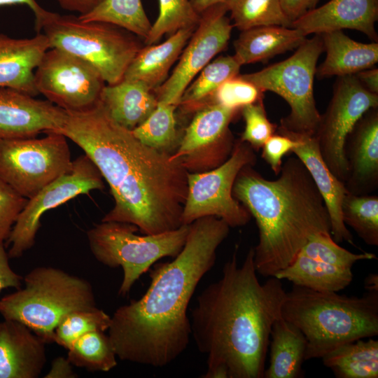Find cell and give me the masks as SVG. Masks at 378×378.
Returning <instances> with one entry per match:
<instances>
[{
    "label": "cell",
    "instance_id": "20",
    "mask_svg": "<svg viewBox=\"0 0 378 378\" xmlns=\"http://www.w3.org/2000/svg\"><path fill=\"white\" fill-rule=\"evenodd\" d=\"M349 193L368 195L378 186V110L368 111L349 134L344 147Z\"/></svg>",
    "mask_w": 378,
    "mask_h": 378
},
{
    "label": "cell",
    "instance_id": "13",
    "mask_svg": "<svg viewBox=\"0 0 378 378\" xmlns=\"http://www.w3.org/2000/svg\"><path fill=\"white\" fill-rule=\"evenodd\" d=\"M104 184L97 167L87 155L73 160L71 169L27 200L5 241L9 258H18L35 243L43 214L80 195L102 190Z\"/></svg>",
    "mask_w": 378,
    "mask_h": 378
},
{
    "label": "cell",
    "instance_id": "29",
    "mask_svg": "<svg viewBox=\"0 0 378 378\" xmlns=\"http://www.w3.org/2000/svg\"><path fill=\"white\" fill-rule=\"evenodd\" d=\"M321 359L337 378H377L378 340L360 339L348 342Z\"/></svg>",
    "mask_w": 378,
    "mask_h": 378
},
{
    "label": "cell",
    "instance_id": "18",
    "mask_svg": "<svg viewBox=\"0 0 378 378\" xmlns=\"http://www.w3.org/2000/svg\"><path fill=\"white\" fill-rule=\"evenodd\" d=\"M276 132L286 134L298 142L291 151L303 163L324 201L330 218L331 234L337 243L347 241L354 244L353 236L342 218V204L349 192L344 183L338 179L324 162L314 136L298 134L281 130Z\"/></svg>",
    "mask_w": 378,
    "mask_h": 378
},
{
    "label": "cell",
    "instance_id": "8",
    "mask_svg": "<svg viewBox=\"0 0 378 378\" xmlns=\"http://www.w3.org/2000/svg\"><path fill=\"white\" fill-rule=\"evenodd\" d=\"M134 225L101 221L87 232L91 253L111 268L121 267L123 279L119 295L128 294L134 283L158 260L174 258L186 242L190 225L156 234L138 235Z\"/></svg>",
    "mask_w": 378,
    "mask_h": 378
},
{
    "label": "cell",
    "instance_id": "49",
    "mask_svg": "<svg viewBox=\"0 0 378 378\" xmlns=\"http://www.w3.org/2000/svg\"><path fill=\"white\" fill-rule=\"evenodd\" d=\"M195 11L200 15L207 9L220 4H225L226 0H190Z\"/></svg>",
    "mask_w": 378,
    "mask_h": 378
},
{
    "label": "cell",
    "instance_id": "22",
    "mask_svg": "<svg viewBox=\"0 0 378 378\" xmlns=\"http://www.w3.org/2000/svg\"><path fill=\"white\" fill-rule=\"evenodd\" d=\"M50 48L44 34L15 38L0 34V88H8L32 97L38 94L34 71Z\"/></svg>",
    "mask_w": 378,
    "mask_h": 378
},
{
    "label": "cell",
    "instance_id": "21",
    "mask_svg": "<svg viewBox=\"0 0 378 378\" xmlns=\"http://www.w3.org/2000/svg\"><path fill=\"white\" fill-rule=\"evenodd\" d=\"M46 342L23 323L0 322V378H37L46 362Z\"/></svg>",
    "mask_w": 378,
    "mask_h": 378
},
{
    "label": "cell",
    "instance_id": "44",
    "mask_svg": "<svg viewBox=\"0 0 378 378\" xmlns=\"http://www.w3.org/2000/svg\"><path fill=\"white\" fill-rule=\"evenodd\" d=\"M319 0H280L282 8L293 22L307 11L316 8Z\"/></svg>",
    "mask_w": 378,
    "mask_h": 378
},
{
    "label": "cell",
    "instance_id": "33",
    "mask_svg": "<svg viewBox=\"0 0 378 378\" xmlns=\"http://www.w3.org/2000/svg\"><path fill=\"white\" fill-rule=\"evenodd\" d=\"M233 27L244 31L262 26L291 27L280 0H226Z\"/></svg>",
    "mask_w": 378,
    "mask_h": 378
},
{
    "label": "cell",
    "instance_id": "1",
    "mask_svg": "<svg viewBox=\"0 0 378 378\" xmlns=\"http://www.w3.org/2000/svg\"><path fill=\"white\" fill-rule=\"evenodd\" d=\"M57 131L71 139L97 167L110 187L113 208L102 221L134 225L144 234L183 225L188 170L172 154L149 147L114 121L100 101L80 111H66Z\"/></svg>",
    "mask_w": 378,
    "mask_h": 378
},
{
    "label": "cell",
    "instance_id": "16",
    "mask_svg": "<svg viewBox=\"0 0 378 378\" xmlns=\"http://www.w3.org/2000/svg\"><path fill=\"white\" fill-rule=\"evenodd\" d=\"M66 111L48 100L8 88H0V140L35 137L59 131Z\"/></svg>",
    "mask_w": 378,
    "mask_h": 378
},
{
    "label": "cell",
    "instance_id": "48",
    "mask_svg": "<svg viewBox=\"0 0 378 378\" xmlns=\"http://www.w3.org/2000/svg\"><path fill=\"white\" fill-rule=\"evenodd\" d=\"M354 75L368 91L378 94V69L377 68H369Z\"/></svg>",
    "mask_w": 378,
    "mask_h": 378
},
{
    "label": "cell",
    "instance_id": "26",
    "mask_svg": "<svg viewBox=\"0 0 378 378\" xmlns=\"http://www.w3.org/2000/svg\"><path fill=\"white\" fill-rule=\"evenodd\" d=\"M307 37L298 29L262 26L241 31L234 42L235 59L241 64L265 62L300 46Z\"/></svg>",
    "mask_w": 378,
    "mask_h": 378
},
{
    "label": "cell",
    "instance_id": "37",
    "mask_svg": "<svg viewBox=\"0 0 378 378\" xmlns=\"http://www.w3.org/2000/svg\"><path fill=\"white\" fill-rule=\"evenodd\" d=\"M111 324V316L95 307L78 309L65 315L55 329L54 342L68 349L83 335L93 332H105Z\"/></svg>",
    "mask_w": 378,
    "mask_h": 378
},
{
    "label": "cell",
    "instance_id": "30",
    "mask_svg": "<svg viewBox=\"0 0 378 378\" xmlns=\"http://www.w3.org/2000/svg\"><path fill=\"white\" fill-rule=\"evenodd\" d=\"M241 66L234 55L212 60L187 86L178 105L188 111L202 107L223 83L239 75Z\"/></svg>",
    "mask_w": 378,
    "mask_h": 378
},
{
    "label": "cell",
    "instance_id": "46",
    "mask_svg": "<svg viewBox=\"0 0 378 378\" xmlns=\"http://www.w3.org/2000/svg\"><path fill=\"white\" fill-rule=\"evenodd\" d=\"M73 365L67 358L59 356L55 358L52 363L49 372L44 376L45 378H75L77 374L73 370Z\"/></svg>",
    "mask_w": 378,
    "mask_h": 378
},
{
    "label": "cell",
    "instance_id": "40",
    "mask_svg": "<svg viewBox=\"0 0 378 378\" xmlns=\"http://www.w3.org/2000/svg\"><path fill=\"white\" fill-rule=\"evenodd\" d=\"M263 97L264 92L239 74L223 83L207 103L215 102L227 108L239 110L263 99Z\"/></svg>",
    "mask_w": 378,
    "mask_h": 378
},
{
    "label": "cell",
    "instance_id": "7",
    "mask_svg": "<svg viewBox=\"0 0 378 378\" xmlns=\"http://www.w3.org/2000/svg\"><path fill=\"white\" fill-rule=\"evenodd\" d=\"M41 30L50 48L77 56L94 67L108 85L121 81L142 47L137 36L116 25L83 21L78 16L50 12Z\"/></svg>",
    "mask_w": 378,
    "mask_h": 378
},
{
    "label": "cell",
    "instance_id": "5",
    "mask_svg": "<svg viewBox=\"0 0 378 378\" xmlns=\"http://www.w3.org/2000/svg\"><path fill=\"white\" fill-rule=\"evenodd\" d=\"M281 315L304 335V360L321 358L342 344L378 335V290L347 296L293 285Z\"/></svg>",
    "mask_w": 378,
    "mask_h": 378
},
{
    "label": "cell",
    "instance_id": "9",
    "mask_svg": "<svg viewBox=\"0 0 378 378\" xmlns=\"http://www.w3.org/2000/svg\"><path fill=\"white\" fill-rule=\"evenodd\" d=\"M323 52L321 34L305 38L288 58L260 71L239 75L262 92L270 91L281 97L290 107L279 128L298 134L314 136L321 114L314 96V78L317 62Z\"/></svg>",
    "mask_w": 378,
    "mask_h": 378
},
{
    "label": "cell",
    "instance_id": "45",
    "mask_svg": "<svg viewBox=\"0 0 378 378\" xmlns=\"http://www.w3.org/2000/svg\"><path fill=\"white\" fill-rule=\"evenodd\" d=\"M16 4L26 5L32 10L35 16V29L40 33L41 25L50 12L41 7L36 0H0V6Z\"/></svg>",
    "mask_w": 378,
    "mask_h": 378
},
{
    "label": "cell",
    "instance_id": "42",
    "mask_svg": "<svg viewBox=\"0 0 378 378\" xmlns=\"http://www.w3.org/2000/svg\"><path fill=\"white\" fill-rule=\"evenodd\" d=\"M296 139L276 132L271 136L262 147V158L270 165L275 175L281 171L283 158L297 146Z\"/></svg>",
    "mask_w": 378,
    "mask_h": 378
},
{
    "label": "cell",
    "instance_id": "12",
    "mask_svg": "<svg viewBox=\"0 0 378 378\" xmlns=\"http://www.w3.org/2000/svg\"><path fill=\"white\" fill-rule=\"evenodd\" d=\"M377 106L378 94L365 88L355 75L337 77L314 136L324 162L344 183L349 172L344 153L346 139L361 117Z\"/></svg>",
    "mask_w": 378,
    "mask_h": 378
},
{
    "label": "cell",
    "instance_id": "27",
    "mask_svg": "<svg viewBox=\"0 0 378 378\" xmlns=\"http://www.w3.org/2000/svg\"><path fill=\"white\" fill-rule=\"evenodd\" d=\"M270 365L265 378H298L302 375L307 340L294 325L281 316L272 325L270 332Z\"/></svg>",
    "mask_w": 378,
    "mask_h": 378
},
{
    "label": "cell",
    "instance_id": "39",
    "mask_svg": "<svg viewBox=\"0 0 378 378\" xmlns=\"http://www.w3.org/2000/svg\"><path fill=\"white\" fill-rule=\"evenodd\" d=\"M241 109L245 127L240 140L249 144L253 149L258 150L276 133L277 125L268 119L263 99L244 106Z\"/></svg>",
    "mask_w": 378,
    "mask_h": 378
},
{
    "label": "cell",
    "instance_id": "25",
    "mask_svg": "<svg viewBox=\"0 0 378 378\" xmlns=\"http://www.w3.org/2000/svg\"><path fill=\"white\" fill-rule=\"evenodd\" d=\"M100 102L114 121L132 130L150 115L158 101L154 91L144 83L122 79L104 86Z\"/></svg>",
    "mask_w": 378,
    "mask_h": 378
},
{
    "label": "cell",
    "instance_id": "3",
    "mask_svg": "<svg viewBox=\"0 0 378 378\" xmlns=\"http://www.w3.org/2000/svg\"><path fill=\"white\" fill-rule=\"evenodd\" d=\"M254 248L241 266L237 247L225 262L220 278L197 296L191 313V337L206 356L204 378H262L270 332L286 292L281 280L271 276L263 284L257 276Z\"/></svg>",
    "mask_w": 378,
    "mask_h": 378
},
{
    "label": "cell",
    "instance_id": "11",
    "mask_svg": "<svg viewBox=\"0 0 378 378\" xmlns=\"http://www.w3.org/2000/svg\"><path fill=\"white\" fill-rule=\"evenodd\" d=\"M256 161L252 147L240 139L229 158L211 171L188 173V190L182 213L183 225H190L206 216L223 220L230 227L246 225L248 211L232 194L235 179L240 170Z\"/></svg>",
    "mask_w": 378,
    "mask_h": 378
},
{
    "label": "cell",
    "instance_id": "38",
    "mask_svg": "<svg viewBox=\"0 0 378 378\" xmlns=\"http://www.w3.org/2000/svg\"><path fill=\"white\" fill-rule=\"evenodd\" d=\"M300 253L327 264L352 268L359 260L375 259L371 253H354L334 241L331 234L318 233L312 235L302 247Z\"/></svg>",
    "mask_w": 378,
    "mask_h": 378
},
{
    "label": "cell",
    "instance_id": "23",
    "mask_svg": "<svg viewBox=\"0 0 378 378\" xmlns=\"http://www.w3.org/2000/svg\"><path fill=\"white\" fill-rule=\"evenodd\" d=\"M196 27L179 29L162 43L142 46L123 79L141 82L154 91L167 78L170 69L179 58Z\"/></svg>",
    "mask_w": 378,
    "mask_h": 378
},
{
    "label": "cell",
    "instance_id": "17",
    "mask_svg": "<svg viewBox=\"0 0 378 378\" xmlns=\"http://www.w3.org/2000/svg\"><path fill=\"white\" fill-rule=\"evenodd\" d=\"M237 111L215 102H209L196 110L172 158L184 165L189 159L207 150L218 164H222L229 158L234 145L229 125Z\"/></svg>",
    "mask_w": 378,
    "mask_h": 378
},
{
    "label": "cell",
    "instance_id": "34",
    "mask_svg": "<svg viewBox=\"0 0 378 378\" xmlns=\"http://www.w3.org/2000/svg\"><path fill=\"white\" fill-rule=\"evenodd\" d=\"M344 224L368 245L378 246V197L348 192L342 204Z\"/></svg>",
    "mask_w": 378,
    "mask_h": 378
},
{
    "label": "cell",
    "instance_id": "19",
    "mask_svg": "<svg viewBox=\"0 0 378 378\" xmlns=\"http://www.w3.org/2000/svg\"><path fill=\"white\" fill-rule=\"evenodd\" d=\"M377 19L378 0H330L294 20L291 27L304 36L344 29H354L377 42Z\"/></svg>",
    "mask_w": 378,
    "mask_h": 378
},
{
    "label": "cell",
    "instance_id": "41",
    "mask_svg": "<svg viewBox=\"0 0 378 378\" xmlns=\"http://www.w3.org/2000/svg\"><path fill=\"white\" fill-rule=\"evenodd\" d=\"M27 201L0 178V240L7 239Z\"/></svg>",
    "mask_w": 378,
    "mask_h": 378
},
{
    "label": "cell",
    "instance_id": "24",
    "mask_svg": "<svg viewBox=\"0 0 378 378\" xmlns=\"http://www.w3.org/2000/svg\"><path fill=\"white\" fill-rule=\"evenodd\" d=\"M324 61L316 67L318 78L354 75L378 62V43H364L351 39L342 30L321 34Z\"/></svg>",
    "mask_w": 378,
    "mask_h": 378
},
{
    "label": "cell",
    "instance_id": "28",
    "mask_svg": "<svg viewBox=\"0 0 378 378\" xmlns=\"http://www.w3.org/2000/svg\"><path fill=\"white\" fill-rule=\"evenodd\" d=\"M293 285L324 292H338L353 280L352 268L341 267L311 258L300 253L274 276Z\"/></svg>",
    "mask_w": 378,
    "mask_h": 378
},
{
    "label": "cell",
    "instance_id": "32",
    "mask_svg": "<svg viewBox=\"0 0 378 378\" xmlns=\"http://www.w3.org/2000/svg\"><path fill=\"white\" fill-rule=\"evenodd\" d=\"M67 358L76 367L91 372H108L117 365L112 342L104 332L93 331L77 339L67 349Z\"/></svg>",
    "mask_w": 378,
    "mask_h": 378
},
{
    "label": "cell",
    "instance_id": "6",
    "mask_svg": "<svg viewBox=\"0 0 378 378\" xmlns=\"http://www.w3.org/2000/svg\"><path fill=\"white\" fill-rule=\"evenodd\" d=\"M24 288L0 298V315L19 321L46 344L67 314L94 308L95 296L86 279L52 267H37L23 278Z\"/></svg>",
    "mask_w": 378,
    "mask_h": 378
},
{
    "label": "cell",
    "instance_id": "2",
    "mask_svg": "<svg viewBox=\"0 0 378 378\" xmlns=\"http://www.w3.org/2000/svg\"><path fill=\"white\" fill-rule=\"evenodd\" d=\"M230 227L216 216L190 224L184 247L170 262L157 265L139 300L119 307L111 316L108 337L117 358L162 368L178 358L191 337L188 308L203 276L211 270L216 251Z\"/></svg>",
    "mask_w": 378,
    "mask_h": 378
},
{
    "label": "cell",
    "instance_id": "15",
    "mask_svg": "<svg viewBox=\"0 0 378 378\" xmlns=\"http://www.w3.org/2000/svg\"><path fill=\"white\" fill-rule=\"evenodd\" d=\"M227 12L226 5L220 4L200 15L172 74L154 90L158 102L178 106L187 86L226 48L233 28Z\"/></svg>",
    "mask_w": 378,
    "mask_h": 378
},
{
    "label": "cell",
    "instance_id": "31",
    "mask_svg": "<svg viewBox=\"0 0 378 378\" xmlns=\"http://www.w3.org/2000/svg\"><path fill=\"white\" fill-rule=\"evenodd\" d=\"M78 16L83 21H99L116 25L144 39L152 24L141 0H103L89 13Z\"/></svg>",
    "mask_w": 378,
    "mask_h": 378
},
{
    "label": "cell",
    "instance_id": "43",
    "mask_svg": "<svg viewBox=\"0 0 378 378\" xmlns=\"http://www.w3.org/2000/svg\"><path fill=\"white\" fill-rule=\"evenodd\" d=\"M4 242L0 240V293L8 288L20 289L23 282V277L14 272L10 266V258Z\"/></svg>",
    "mask_w": 378,
    "mask_h": 378
},
{
    "label": "cell",
    "instance_id": "35",
    "mask_svg": "<svg viewBox=\"0 0 378 378\" xmlns=\"http://www.w3.org/2000/svg\"><path fill=\"white\" fill-rule=\"evenodd\" d=\"M174 104L158 102L150 115L132 130L133 134L145 145L169 152L178 137Z\"/></svg>",
    "mask_w": 378,
    "mask_h": 378
},
{
    "label": "cell",
    "instance_id": "4",
    "mask_svg": "<svg viewBox=\"0 0 378 378\" xmlns=\"http://www.w3.org/2000/svg\"><path fill=\"white\" fill-rule=\"evenodd\" d=\"M252 167L240 170L232 194L256 222L255 270L271 277L293 262L312 235L331 234L330 221L321 195L297 157L283 162L274 180Z\"/></svg>",
    "mask_w": 378,
    "mask_h": 378
},
{
    "label": "cell",
    "instance_id": "50",
    "mask_svg": "<svg viewBox=\"0 0 378 378\" xmlns=\"http://www.w3.org/2000/svg\"><path fill=\"white\" fill-rule=\"evenodd\" d=\"M365 288L368 290H378V277L377 274H370L365 280Z\"/></svg>",
    "mask_w": 378,
    "mask_h": 378
},
{
    "label": "cell",
    "instance_id": "14",
    "mask_svg": "<svg viewBox=\"0 0 378 378\" xmlns=\"http://www.w3.org/2000/svg\"><path fill=\"white\" fill-rule=\"evenodd\" d=\"M105 81L90 64L56 48H50L34 71L38 94L66 111H80L95 106Z\"/></svg>",
    "mask_w": 378,
    "mask_h": 378
},
{
    "label": "cell",
    "instance_id": "10",
    "mask_svg": "<svg viewBox=\"0 0 378 378\" xmlns=\"http://www.w3.org/2000/svg\"><path fill=\"white\" fill-rule=\"evenodd\" d=\"M66 137L46 132L42 138L0 140V178L26 199L72 167Z\"/></svg>",
    "mask_w": 378,
    "mask_h": 378
},
{
    "label": "cell",
    "instance_id": "36",
    "mask_svg": "<svg viewBox=\"0 0 378 378\" xmlns=\"http://www.w3.org/2000/svg\"><path fill=\"white\" fill-rule=\"evenodd\" d=\"M158 15L144 39L146 45L156 43L165 34L196 27L200 19L190 0H158Z\"/></svg>",
    "mask_w": 378,
    "mask_h": 378
},
{
    "label": "cell",
    "instance_id": "47",
    "mask_svg": "<svg viewBox=\"0 0 378 378\" xmlns=\"http://www.w3.org/2000/svg\"><path fill=\"white\" fill-rule=\"evenodd\" d=\"M103 0H57L64 10L84 15L97 6Z\"/></svg>",
    "mask_w": 378,
    "mask_h": 378
}]
</instances>
